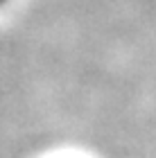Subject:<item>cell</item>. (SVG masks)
<instances>
[{
  "label": "cell",
  "mask_w": 156,
  "mask_h": 158,
  "mask_svg": "<svg viewBox=\"0 0 156 158\" xmlns=\"http://www.w3.org/2000/svg\"><path fill=\"white\" fill-rule=\"evenodd\" d=\"M7 2H9V0H0V7H2V5H7Z\"/></svg>",
  "instance_id": "6da1fadb"
}]
</instances>
